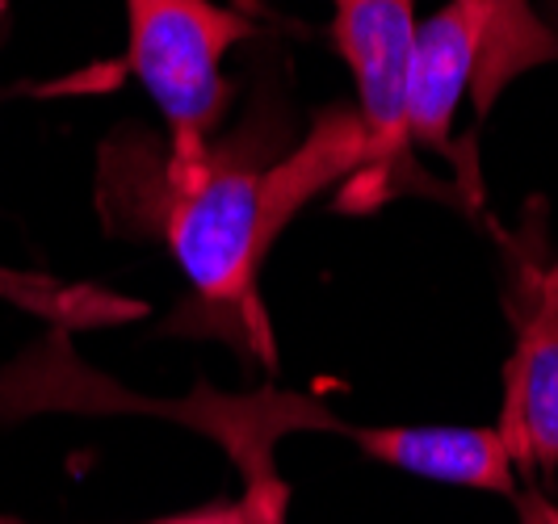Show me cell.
Segmentation results:
<instances>
[{
	"label": "cell",
	"instance_id": "1",
	"mask_svg": "<svg viewBox=\"0 0 558 524\" xmlns=\"http://www.w3.org/2000/svg\"><path fill=\"white\" fill-rule=\"evenodd\" d=\"M357 110L332 106L299 147L274 156L256 131L172 156L143 131H118L101 151V210L113 231L160 240L194 285V319L240 353L274 357L256 298L260 260L311 197L362 164Z\"/></svg>",
	"mask_w": 558,
	"mask_h": 524
},
{
	"label": "cell",
	"instance_id": "7",
	"mask_svg": "<svg viewBox=\"0 0 558 524\" xmlns=\"http://www.w3.org/2000/svg\"><path fill=\"white\" fill-rule=\"evenodd\" d=\"M517 516H521V524H558V508L550 503L546 496H537V491H517Z\"/></svg>",
	"mask_w": 558,
	"mask_h": 524
},
{
	"label": "cell",
	"instance_id": "8",
	"mask_svg": "<svg viewBox=\"0 0 558 524\" xmlns=\"http://www.w3.org/2000/svg\"><path fill=\"white\" fill-rule=\"evenodd\" d=\"M260 4H265V0H235V9H240V13H260Z\"/></svg>",
	"mask_w": 558,
	"mask_h": 524
},
{
	"label": "cell",
	"instance_id": "3",
	"mask_svg": "<svg viewBox=\"0 0 558 524\" xmlns=\"http://www.w3.org/2000/svg\"><path fill=\"white\" fill-rule=\"evenodd\" d=\"M256 22L215 0H126V68L168 126L172 156L210 147L231 101L223 59Z\"/></svg>",
	"mask_w": 558,
	"mask_h": 524
},
{
	"label": "cell",
	"instance_id": "5",
	"mask_svg": "<svg viewBox=\"0 0 558 524\" xmlns=\"http://www.w3.org/2000/svg\"><path fill=\"white\" fill-rule=\"evenodd\" d=\"M512 353L504 365L500 432L512 466H558V256L525 248L508 285Z\"/></svg>",
	"mask_w": 558,
	"mask_h": 524
},
{
	"label": "cell",
	"instance_id": "4",
	"mask_svg": "<svg viewBox=\"0 0 558 524\" xmlns=\"http://www.w3.org/2000/svg\"><path fill=\"white\" fill-rule=\"evenodd\" d=\"M332 47L340 51L362 122V164L340 185L336 210L365 215L399 197L403 185L433 190V181L412 164L408 131V72L416 9L412 0H332Z\"/></svg>",
	"mask_w": 558,
	"mask_h": 524
},
{
	"label": "cell",
	"instance_id": "6",
	"mask_svg": "<svg viewBox=\"0 0 558 524\" xmlns=\"http://www.w3.org/2000/svg\"><path fill=\"white\" fill-rule=\"evenodd\" d=\"M0 524H22V521H0ZM143 524H286V491L278 478L269 483H252L248 496L240 503H210V508H194L181 516H165V521H143Z\"/></svg>",
	"mask_w": 558,
	"mask_h": 524
},
{
	"label": "cell",
	"instance_id": "2",
	"mask_svg": "<svg viewBox=\"0 0 558 524\" xmlns=\"http://www.w3.org/2000/svg\"><path fill=\"white\" fill-rule=\"evenodd\" d=\"M546 63H558V34L533 0H449L416 22L412 38V143L453 160L475 181V160L453 143L458 106L471 101L475 122H483L508 84Z\"/></svg>",
	"mask_w": 558,
	"mask_h": 524
}]
</instances>
